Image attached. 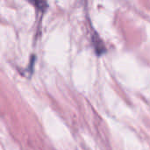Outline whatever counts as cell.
<instances>
[{
  "label": "cell",
  "instance_id": "obj_1",
  "mask_svg": "<svg viewBox=\"0 0 150 150\" xmlns=\"http://www.w3.org/2000/svg\"><path fill=\"white\" fill-rule=\"evenodd\" d=\"M93 44H94V47L98 54H102L105 52V47L103 44V41L100 40V38L97 34L93 36Z\"/></svg>",
  "mask_w": 150,
  "mask_h": 150
}]
</instances>
